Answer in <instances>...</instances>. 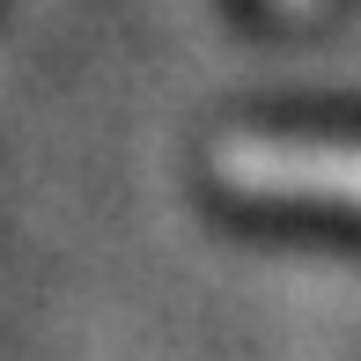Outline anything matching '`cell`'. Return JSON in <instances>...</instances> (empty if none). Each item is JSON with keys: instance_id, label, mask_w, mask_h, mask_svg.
I'll return each instance as SVG.
<instances>
[{"instance_id": "obj_2", "label": "cell", "mask_w": 361, "mask_h": 361, "mask_svg": "<svg viewBox=\"0 0 361 361\" xmlns=\"http://www.w3.org/2000/svg\"><path fill=\"white\" fill-rule=\"evenodd\" d=\"M281 8H317V0H281Z\"/></svg>"}, {"instance_id": "obj_1", "label": "cell", "mask_w": 361, "mask_h": 361, "mask_svg": "<svg viewBox=\"0 0 361 361\" xmlns=\"http://www.w3.org/2000/svg\"><path fill=\"white\" fill-rule=\"evenodd\" d=\"M214 185L273 207H332L361 214V140H310V133H221L207 155Z\"/></svg>"}]
</instances>
